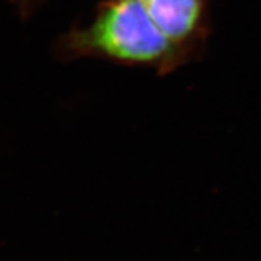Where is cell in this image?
<instances>
[{
	"label": "cell",
	"mask_w": 261,
	"mask_h": 261,
	"mask_svg": "<svg viewBox=\"0 0 261 261\" xmlns=\"http://www.w3.org/2000/svg\"><path fill=\"white\" fill-rule=\"evenodd\" d=\"M144 3L154 23L189 63L203 56L211 34L209 0H144Z\"/></svg>",
	"instance_id": "obj_2"
},
{
	"label": "cell",
	"mask_w": 261,
	"mask_h": 261,
	"mask_svg": "<svg viewBox=\"0 0 261 261\" xmlns=\"http://www.w3.org/2000/svg\"><path fill=\"white\" fill-rule=\"evenodd\" d=\"M67 48L74 56L140 65L166 75L189 64L149 16L144 0H106L90 25L73 32Z\"/></svg>",
	"instance_id": "obj_1"
}]
</instances>
